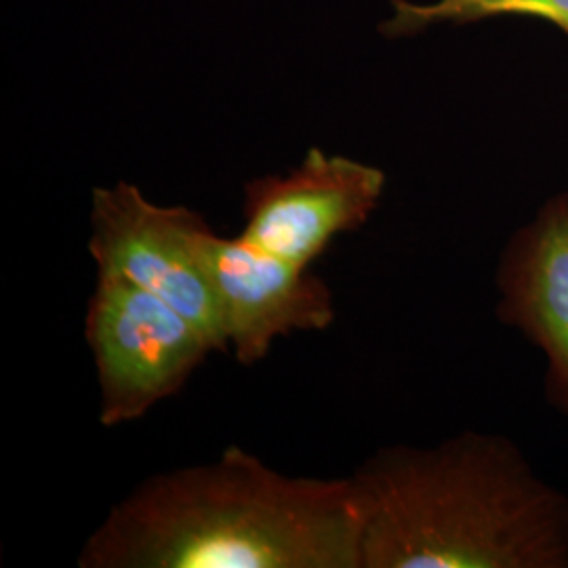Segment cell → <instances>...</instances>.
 I'll return each instance as SVG.
<instances>
[{"label":"cell","instance_id":"obj_1","mask_svg":"<svg viewBox=\"0 0 568 568\" xmlns=\"http://www.w3.org/2000/svg\"><path fill=\"white\" fill-rule=\"evenodd\" d=\"M81 568H363L349 476H291L227 447L148 476L95 528Z\"/></svg>","mask_w":568,"mask_h":568},{"label":"cell","instance_id":"obj_2","mask_svg":"<svg viewBox=\"0 0 568 568\" xmlns=\"http://www.w3.org/2000/svg\"><path fill=\"white\" fill-rule=\"evenodd\" d=\"M349 478L363 568H568V495L504 434L382 447Z\"/></svg>","mask_w":568,"mask_h":568},{"label":"cell","instance_id":"obj_3","mask_svg":"<svg viewBox=\"0 0 568 568\" xmlns=\"http://www.w3.org/2000/svg\"><path fill=\"white\" fill-rule=\"evenodd\" d=\"M84 335L98 371L105 427L140 422L175 396L215 352L182 312L112 272H98Z\"/></svg>","mask_w":568,"mask_h":568},{"label":"cell","instance_id":"obj_4","mask_svg":"<svg viewBox=\"0 0 568 568\" xmlns=\"http://www.w3.org/2000/svg\"><path fill=\"white\" fill-rule=\"evenodd\" d=\"M89 253L98 272L140 284L173 305L227 352L222 314L196 251L203 215L150 201L135 183L95 187L91 194Z\"/></svg>","mask_w":568,"mask_h":568},{"label":"cell","instance_id":"obj_5","mask_svg":"<svg viewBox=\"0 0 568 568\" xmlns=\"http://www.w3.org/2000/svg\"><path fill=\"white\" fill-rule=\"evenodd\" d=\"M386 192L379 166L310 148L286 173L244 183L243 236L291 264L312 267L339 234L371 220Z\"/></svg>","mask_w":568,"mask_h":568},{"label":"cell","instance_id":"obj_6","mask_svg":"<svg viewBox=\"0 0 568 568\" xmlns=\"http://www.w3.org/2000/svg\"><path fill=\"white\" fill-rule=\"evenodd\" d=\"M196 251L222 314L227 349L241 365L264 361L276 339L335 323L331 286L312 267L291 264L243 236L203 224Z\"/></svg>","mask_w":568,"mask_h":568},{"label":"cell","instance_id":"obj_7","mask_svg":"<svg viewBox=\"0 0 568 568\" xmlns=\"http://www.w3.org/2000/svg\"><path fill=\"white\" fill-rule=\"evenodd\" d=\"M495 288L497 318L541 352L546 398L568 419V190L506 241Z\"/></svg>","mask_w":568,"mask_h":568},{"label":"cell","instance_id":"obj_8","mask_svg":"<svg viewBox=\"0 0 568 568\" xmlns=\"http://www.w3.org/2000/svg\"><path fill=\"white\" fill-rule=\"evenodd\" d=\"M497 18L548 21L568 37V0H392L379 32L398 41L438 26H467Z\"/></svg>","mask_w":568,"mask_h":568},{"label":"cell","instance_id":"obj_9","mask_svg":"<svg viewBox=\"0 0 568 568\" xmlns=\"http://www.w3.org/2000/svg\"><path fill=\"white\" fill-rule=\"evenodd\" d=\"M567 190H568V187H567Z\"/></svg>","mask_w":568,"mask_h":568}]
</instances>
